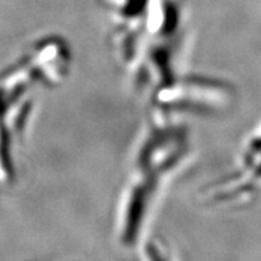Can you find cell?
Listing matches in <instances>:
<instances>
[{"mask_svg":"<svg viewBox=\"0 0 261 261\" xmlns=\"http://www.w3.org/2000/svg\"><path fill=\"white\" fill-rule=\"evenodd\" d=\"M190 152L185 126L152 121L134 151L130 174L121 199V238L132 244L138 236L152 202Z\"/></svg>","mask_w":261,"mask_h":261,"instance_id":"obj_1","label":"cell"}]
</instances>
